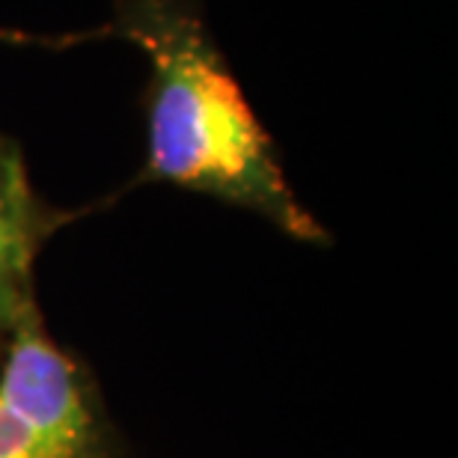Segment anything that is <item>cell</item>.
Listing matches in <instances>:
<instances>
[{"instance_id": "cell-1", "label": "cell", "mask_w": 458, "mask_h": 458, "mask_svg": "<svg viewBox=\"0 0 458 458\" xmlns=\"http://www.w3.org/2000/svg\"><path fill=\"white\" fill-rule=\"evenodd\" d=\"M131 42L149 57V146L143 179L197 191L265 217L304 244L325 226L298 203L271 137L250 111L194 0H119L114 21L48 45Z\"/></svg>"}, {"instance_id": "cell-2", "label": "cell", "mask_w": 458, "mask_h": 458, "mask_svg": "<svg viewBox=\"0 0 458 458\" xmlns=\"http://www.w3.org/2000/svg\"><path fill=\"white\" fill-rule=\"evenodd\" d=\"M0 366V458H102L105 435L75 360L51 343L39 307Z\"/></svg>"}, {"instance_id": "cell-3", "label": "cell", "mask_w": 458, "mask_h": 458, "mask_svg": "<svg viewBox=\"0 0 458 458\" xmlns=\"http://www.w3.org/2000/svg\"><path fill=\"white\" fill-rule=\"evenodd\" d=\"M66 221V212L51 208L33 191L21 146L0 137V354L24 316L36 310V256Z\"/></svg>"}]
</instances>
